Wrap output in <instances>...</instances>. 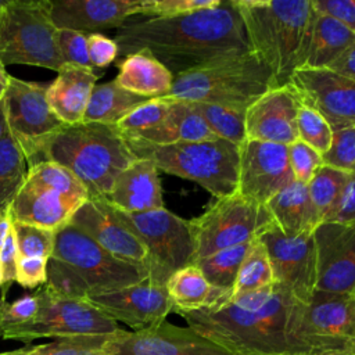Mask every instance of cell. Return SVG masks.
I'll use <instances>...</instances> for the list:
<instances>
[{
  "instance_id": "6da1fadb",
  "label": "cell",
  "mask_w": 355,
  "mask_h": 355,
  "mask_svg": "<svg viewBox=\"0 0 355 355\" xmlns=\"http://www.w3.org/2000/svg\"><path fill=\"white\" fill-rule=\"evenodd\" d=\"M114 40L118 60L147 50L173 78L248 51L243 22L230 1L179 17L126 21Z\"/></svg>"
},
{
  "instance_id": "7a4b0ae2",
  "label": "cell",
  "mask_w": 355,
  "mask_h": 355,
  "mask_svg": "<svg viewBox=\"0 0 355 355\" xmlns=\"http://www.w3.org/2000/svg\"><path fill=\"white\" fill-rule=\"evenodd\" d=\"M295 302L272 286L180 316L187 327L230 355H300L293 337Z\"/></svg>"
},
{
  "instance_id": "3957f363",
  "label": "cell",
  "mask_w": 355,
  "mask_h": 355,
  "mask_svg": "<svg viewBox=\"0 0 355 355\" xmlns=\"http://www.w3.org/2000/svg\"><path fill=\"white\" fill-rule=\"evenodd\" d=\"M243 22L248 51L287 85L300 68L312 17L311 0H230Z\"/></svg>"
},
{
  "instance_id": "277c9868",
  "label": "cell",
  "mask_w": 355,
  "mask_h": 355,
  "mask_svg": "<svg viewBox=\"0 0 355 355\" xmlns=\"http://www.w3.org/2000/svg\"><path fill=\"white\" fill-rule=\"evenodd\" d=\"M137 157L115 125L80 122L65 125L46 144L42 161L72 172L89 197H107L118 175Z\"/></svg>"
},
{
  "instance_id": "5b68a950",
  "label": "cell",
  "mask_w": 355,
  "mask_h": 355,
  "mask_svg": "<svg viewBox=\"0 0 355 355\" xmlns=\"http://www.w3.org/2000/svg\"><path fill=\"white\" fill-rule=\"evenodd\" d=\"M275 86L270 71L245 51L176 76L166 97L245 111Z\"/></svg>"
},
{
  "instance_id": "8992f818",
  "label": "cell",
  "mask_w": 355,
  "mask_h": 355,
  "mask_svg": "<svg viewBox=\"0 0 355 355\" xmlns=\"http://www.w3.org/2000/svg\"><path fill=\"white\" fill-rule=\"evenodd\" d=\"M137 158L154 162L158 171L200 184L214 198L237 190V146L222 140L153 146L128 140Z\"/></svg>"
},
{
  "instance_id": "52a82bcc",
  "label": "cell",
  "mask_w": 355,
  "mask_h": 355,
  "mask_svg": "<svg viewBox=\"0 0 355 355\" xmlns=\"http://www.w3.org/2000/svg\"><path fill=\"white\" fill-rule=\"evenodd\" d=\"M87 198V190L72 172L57 162L42 161L29 166L8 211L14 222L57 232Z\"/></svg>"
},
{
  "instance_id": "ba28073f",
  "label": "cell",
  "mask_w": 355,
  "mask_h": 355,
  "mask_svg": "<svg viewBox=\"0 0 355 355\" xmlns=\"http://www.w3.org/2000/svg\"><path fill=\"white\" fill-rule=\"evenodd\" d=\"M50 0H10L0 11V60L58 71L62 57Z\"/></svg>"
},
{
  "instance_id": "9c48e42d",
  "label": "cell",
  "mask_w": 355,
  "mask_h": 355,
  "mask_svg": "<svg viewBox=\"0 0 355 355\" xmlns=\"http://www.w3.org/2000/svg\"><path fill=\"white\" fill-rule=\"evenodd\" d=\"M300 355H355V294L316 291L293 308Z\"/></svg>"
},
{
  "instance_id": "30bf717a",
  "label": "cell",
  "mask_w": 355,
  "mask_h": 355,
  "mask_svg": "<svg viewBox=\"0 0 355 355\" xmlns=\"http://www.w3.org/2000/svg\"><path fill=\"white\" fill-rule=\"evenodd\" d=\"M115 211L144 244L147 280L151 283L165 286L175 272L196 262V244L190 220L165 207L141 214Z\"/></svg>"
},
{
  "instance_id": "8fae6325",
  "label": "cell",
  "mask_w": 355,
  "mask_h": 355,
  "mask_svg": "<svg viewBox=\"0 0 355 355\" xmlns=\"http://www.w3.org/2000/svg\"><path fill=\"white\" fill-rule=\"evenodd\" d=\"M51 258L71 266L87 284L90 295L116 291L148 279L144 265L114 257L71 223L55 232Z\"/></svg>"
},
{
  "instance_id": "7c38bea8",
  "label": "cell",
  "mask_w": 355,
  "mask_h": 355,
  "mask_svg": "<svg viewBox=\"0 0 355 355\" xmlns=\"http://www.w3.org/2000/svg\"><path fill=\"white\" fill-rule=\"evenodd\" d=\"M265 205L237 191L215 198L197 218L190 219L196 244V261L218 251L251 243L272 223Z\"/></svg>"
},
{
  "instance_id": "4fadbf2b",
  "label": "cell",
  "mask_w": 355,
  "mask_h": 355,
  "mask_svg": "<svg viewBox=\"0 0 355 355\" xmlns=\"http://www.w3.org/2000/svg\"><path fill=\"white\" fill-rule=\"evenodd\" d=\"M36 291L40 298L37 315L25 324L1 331L4 340L29 344L36 338L108 336L121 329L115 320L87 301L54 295L43 286Z\"/></svg>"
},
{
  "instance_id": "5bb4252c",
  "label": "cell",
  "mask_w": 355,
  "mask_h": 355,
  "mask_svg": "<svg viewBox=\"0 0 355 355\" xmlns=\"http://www.w3.org/2000/svg\"><path fill=\"white\" fill-rule=\"evenodd\" d=\"M47 87L49 83L11 76L3 98L7 128L22 148L28 166L42 162L46 144L65 126L47 101Z\"/></svg>"
},
{
  "instance_id": "9a60e30c",
  "label": "cell",
  "mask_w": 355,
  "mask_h": 355,
  "mask_svg": "<svg viewBox=\"0 0 355 355\" xmlns=\"http://www.w3.org/2000/svg\"><path fill=\"white\" fill-rule=\"evenodd\" d=\"M258 239L268 252L275 286L297 302H306L316 290L313 233L287 237L272 222Z\"/></svg>"
},
{
  "instance_id": "2e32d148",
  "label": "cell",
  "mask_w": 355,
  "mask_h": 355,
  "mask_svg": "<svg viewBox=\"0 0 355 355\" xmlns=\"http://www.w3.org/2000/svg\"><path fill=\"white\" fill-rule=\"evenodd\" d=\"M287 85L301 104L323 116L331 132L355 125V80L329 68H298Z\"/></svg>"
},
{
  "instance_id": "e0dca14e",
  "label": "cell",
  "mask_w": 355,
  "mask_h": 355,
  "mask_svg": "<svg viewBox=\"0 0 355 355\" xmlns=\"http://www.w3.org/2000/svg\"><path fill=\"white\" fill-rule=\"evenodd\" d=\"M239 151L237 193L257 204L266 202L294 180L287 146L245 139Z\"/></svg>"
},
{
  "instance_id": "ac0fdd59",
  "label": "cell",
  "mask_w": 355,
  "mask_h": 355,
  "mask_svg": "<svg viewBox=\"0 0 355 355\" xmlns=\"http://www.w3.org/2000/svg\"><path fill=\"white\" fill-rule=\"evenodd\" d=\"M108 355H230L190 327L166 320L143 330L119 329L104 343Z\"/></svg>"
},
{
  "instance_id": "d6986e66",
  "label": "cell",
  "mask_w": 355,
  "mask_h": 355,
  "mask_svg": "<svg viewBox=\"0 0 355 355\" xmlns=\"http://www.w3.org/2000/svg\"><path fill=\"white\" fill-rule=\"evenodd\" d=\"M316 291L355 294V223L323 222L313 230Z\"/></svg>"
},
{
  "instance_id": "ffe728a7",
  "label": "cell",
  "mask_w": 355,
  "mask_h": 355,
  "mask_svg": "<svg viewBox=\"0 0 355 355\" xmlns=\"http://www.w3.org/2000/svg\"><path fill=\"white\" fill-rule=\"evenodd\" d=\"M112 320L122 322L133 331L157 326L166 320L173 312L165 286L154 284L150 280L97 295L87 300Z\"/></svg>"
},
{
  "instance_id": "44dd1931",
  "label": "cell",
  "mask_w": 355,
  "mask_h": 355,
  "mask_svg": "<svg viewBox=\"0 0 355 355\" xmlns=\"http://www.w3.org/2000/svg\"><path fill=\"white\" fill-rule=\"evenodd\" d=\"M114 257L146 266L147 251L104 197H89L68 222Z\"/></svg>"
},
{
  "instance_id": "7402d4cb",
  "label": "cell",
  "mask_w": 355,
  "mask_h": 355,
  "mask_svg": "<svg viewBox=\"0 0 355 355\" xmlns=\"http://www.w3.org/2000/svg\"><path fill=\"white\" fill-rule=\"evenodd\" d=\"M300 104L290 85L270 87L245 110V139L291 144L298 139Z\"/></svg>"
},
{
  "instance_id": "603a6c76",
  "label": "cell",
  "mask_w": 355,
  "mask_h": 355,
  "mask_svg": "<svg viewBox=\"0 0 355 355\" xmlns=\"http://www.w3.org/2000/svg\"><path fill=\"white\" fill-rule=\"evenodd\" d=\"M141 0H55L51 19L57 29L96 33L100 29L121 28L130 17L140 14Z\"/></svg>"
},
{
  "instance_id": "cb8c5ba5",
  "label": "cell",
  "mask_w": 355,
  "mask_h": 355,
  "mask_svg": "<svg viewBox=\"0 0 355 355\" xmlns=\"http://www.w3.org/2000/svg\"><path fill=\"white\" fill-rule=\"evenodd\" d=\"M107 201L119 211L141 214L164 207L159 171L153 161L136 158L115 179Z\"/></svg>"
},
{
  "instance_id": "d4e9b609",
  "label": "cell",
  "mask_w": 355,
  "mask_h": 355,
  "mask_svg": "<svg viewBox=\"0 0 355 355\" xmlns=\"http://www.w3.org/2000/svg\"><path fill=\"white\" fill-rule=\"evenodd\" d=\"M98 75L92 68L64 64L57 71V78L49 83L47 101L64 125L83 122L85 111L97 85Z\"/></svg>"
},
{
  "instance_id": "484cf974",
  "label": "cell",
  "mask_w": 355,
  "mask_h": 355,
  "mask_svg": "<svg viewBox=\"0 0 355 355\" xmlns=\"http://www.w3.org/2000/svg\"><path fill=\"white\" fill-rule=\"evenodd\" d=\"M165 288L173 312L179 315L220 306L232 297L230 290L212 286L194 263L175 272Z\"/></svg>"
},
{
  "instance_id": "4316f807",
  "label": "cell",
  "mask_w": 355,
  "mask_h": 355,
  "mask_svg": "<svg viewBox=\"0 0 355 355\" xmlns=\"http://www.w3.org/2000/svg\"><path fill=\"white\" fill-rule=\"evenodd\" d=\"M355 33L337 19L318 12L312 7V17L300 68H327L352 43Z\"/></svg>"
},
{
  "instance_id": "83f0119b",
  "label": "cell",
  "mask_w": 355,
  "mask_h": 355,
  "mask_svg": "<svg viewBox=\"0 0 355 355\" xmlns=\"http://www.w3.org/2000/svg\"><path fill=\"white\" fill-rule=\"evenodd\" d=\"M173 75L150 51L139 50L118 62L114 79L125 90L146 98L166 97L173 85Z\"/></svg>"
},
{
  "instance_id": "f1b7e54d",
  "label": "cell",
  "mask_w": 355,
  "mask_h": 355,
  "mask_svg": "<svg viewBox=\"0 0 355 355\" xmlns=\"http://www.w3.org/2000/svg\"><path fill=\"white\" fill-rule=\"evenodd\" d=\"M216 139L218 137L212 133L194 103L172 98L171 110L164 122L132 141H141L153 146H168L182 141L193 143Z\"/></svg>"
},
{
  "instance_id": "f546056e",
  "label": "cell",
  "mask_w": 355,
  "mask_h": 355,
  "mask_svg": "<svg viewBox=\"0 0 355 355\" xmlns=\"http://www.w3.org/2000/svg\"><path fill=\"white\" fill-rule=\"evenodd\" d=\"M265 207L273 223L287 237L313 233L320 225L309 200L306 184L297 180L277 191Z\"/></svg>"
},
{
  "instance_id": "4dcf8cb0",
  "label": "cell",
  "mask_w": 355,
  "mask_h": 355,
  "mask_svg": "<svg viewBox=\"0 0 355 355\" xmlns=\"http://www.w3.org/2000/svg\"><path fill=\"white\" fill-rule=\"evenodd\" d=\"M146 100L148 98L125 90L115 80L96 85L89 98L83 122L115 125Z\"/></svg>"
},
{
  "instance_id": "1f68e13d",
  "label": "cell",
  "mask_w": 355,
  "mask_h": 355,
  "mask_svg": "<svg viewBox=\"0 0 355 355\" xmlns=\"http://www.w3.org/2000/svg\"><path fill=\"white\" fill-rule=\"evenodd\" d=\"M26 157L6 128L0 139V212L7 211L28 175Z\"/></svg>"
},
{
  "instance_id": "d6a6232c",
  "label": "cell",
  "mask_w": 355,
  "mask_h": 355,
  "mask_svg": "<svg viewBox=\"0 0 355 355\" xmlns=\"http://www.w3.org/2000/svg\"><path fill=\"white\" fill-rule=\"evenodd\" d=\"M272 286H275V277L268 252L261 240L255 239L250 243L241 261L230 298L259 291Z\"/></svg>"
},
{
  "instance_id": "836d02e7",
  "label": "cell",
  "mask_w": 355,
  "mask_h": 355,
  "mask_svg": "<svg viewBox=\"0 0 355 355\" xmlns=\"http://www.w3.org/2000/svg\"><path fill=\"white\" fill-rule=\"evenodd\" d=\"M349 173L322 165L312 179L308 182V194L319 219V223L326 222L336 209Z\"/></svg>"
},
{
  "instance_id": "e575fe53",
  "label": "cell",
  "mask_w": 355,
  "mask_h": 355,
  "mask_svg": "<svg viewBox=\"0 0 355 355\" xmlns=\"http://www.w3.org/2000/svg\"><path fill=\"white\" fill-rule=\"evenodd\" d=\"M248 245L250 243L218 251L197 259L194 265L200 268L202 275L212 286L232 291Z\"/></svg>"
},
{
  "instance_id": "d590c367",
  "label": "cell",
  "mask_w": 355,
  "mask_h": 355,
  "mask_svg": "<svg viewBox=\"0 0 355 355\" xmlns=\"http://www.w3.org/2000/svg\"><path fill=\"white\" fill-rule=\"evenodd\" d=\"M171 105L172 98L169 97L148 98L126 114L118 123H115V126L125 139H137L162 123L171 110Z\"/></svg>"
},
{
  "instance_id": "8d00e7d4",
  "label": "cell",
  "mask_w": 355,
  "mask_h": 355,
  "mask_svg": "<svg viewBox=\"0 0 355 355\" xmlns=\"http://www.w3.org/2000/svg\"><path fill=\"white\" fill-rule=\"evenodd\" d=\"M194 104L218 139L230 141L236 146H240L245 140V111L209 103Z\"/></svg>"
},
{
  "instance_id": "74e56055",
  "label": "cell",
  "mask_w": 355,
  "mask_h": 355,
  "mask_svg": "<svg viewBox=\"0 0 355 355\" xmlns=\"http://www.w3.org/2000/svg\"><path fill=\"white\" fill-rule=\"evenodd\" d=\"M43 287L62 298L86 301L90 297V290L82 277L71 266L55 258L49 259L47 280Z\"/></svg>"
},
{
  "instance_id": "f35d334b",
  "label": "cell",
  "mask_w": 355,
  "mask_h": 355,
  "mask_svg": "<svg viewBox=\"0 0 355 355\" xmlns=\"http://www.w3.org/2000/svg\"><path fill=\"white\" fill-rule=\"evenodd\" d=\"M108 336H83L60 338L47 344L25 347L28 355H108L104 343Z\"/></svg>"
},
{
  "instance_id": "ab89813d",
  "label": "cell",
  "mask_w": 355,
  "mask_h": 355,
  "mask_svg": "<svg viewBox=\"0 0 355 355\" xmlns=\"http://www.w3.org/2000/svg\"><path fill=\"white\" fill-rule=\"evenodd\" d=\"M19 257L50 259L54 252L55 230L12 220Z\"/></svg>"
},
{
  "instance_id": "60d3db41",
  "label": "cell",
  "mask_w": 355,
  "mask_h": 355,
  "mask_svg": "<svg viewBox=\"0 0 355 355\" xmlns=\"http://www.w3.org/2000/svg\"><path fill=\"white\" fill-rule=\"evenodd\" d=\"M297 135L301 141L322 155L329 150L333 137V132L323 116L304 104H300L297 112Z\"/></svg>"
},
{
  "instance_id": "b9f144b4",
  "label": "cell",
  "mask_w": 355,
  "mask_h": 355,
  "mask_svg": "<svg viewBox=\"0 0 355 355\" xmlns=\"http://www.w3.org/2000/svg\"><path fill=\"white\" fill-rule=\"evenodd\" d=\"M222 0H141L140 15L147 18L179 17L201 10L216 8Z\"/></svg>"
},
{
  "instance_id": "7bdbcfd3",
  "label": "cell",
  "mask_w": 355,
  "mask_h": 355,
  "mask_svg": "<svg viewBox=\"0 0 355 355\" xmlns=\"http://www.w3.org/2000/svg\"><path fill=\"white\" fill-rule=\"evenodd\" d=\"M322 158L326 166L355 173V125L333 132L331 144Z\"/></svg>"
},
{
  "instance_id": "ee69618b",
  "label": "cell",
  "mask_w": 355,
  "mask_h": 355,
  "mask_svg": "<svg viewBox=\"0 0 355 355\" xmlns=\"http://www.w3.org/2000/svg\"><path fill=\"white\" fill-rule=\"evenodd\" d=\"M40 298L37 291L7 302L6 297H0V331L12 329L31 322L39 312Z\"/></svg>"
},
{
  "instance_id": "f6af8a7d",
  "label": "cell",
  "mask_w": 355,
  "mask_h": 355,
  "mask_svg": "<svg viewBox=\"0 0 355 355\" xmlns=\"http://www.w3.org/2000/svg\"><path fill=\"white\" fill-rule=\"evenodd\" d=\"M287 153L290 169L297 182L308 184L316 171L323 165L322 154L300 139L287 146Z\"/></svg>"
},
{
  "instance_id": "bcb514c9",
  "label": "cell",
  "mask_w": 355,
  "mask_h": 355,
  "mask_svg": "<svg viewBox=\"0 0 355 355\" xmlns=\"http://www.w3.org/2000/svg\"><path fill=\"white\" fill-rule=\"evenodd\" d=\"M87 35L89 33L79 31L58 29L57 40L64 64H72L93 69L87 54Z\"/></svg>"
},
{
  "instance_id": "7dc6e473",
  "label": "cell",
  "mask_w": 355,
  "mask_h": 355,
  "mask_svg": "<svg viewBox=\"0 0 355 355\" xmlns=\"http://www.w3.org/2000/svg\"><path fill=\"white\" fill-rule=\"evenodd\" d=\"M49 259L36 257H19L17 261L15 282L25 288H36L47 280Z\"/></svg>"
},
{
  "instance_id": "c3c4849f",
  "label": "cell",
  "mask_w": 355,
  "mask_h": 355,
  "mask_svg": "<svg viewBox=\"0 0 355 355\" xmlns=\"http://www.w3.org/2000/svg\"><path fill=\"white\" fill-rule=\"evenodd\" d=\"M87 54L94 68L103 69L118 60V46L114 39L96 32L87 35Z\"/></svg>"
},
{
  "instance_id": "681fc988",
  "label": "cell",
  "mask_w": 355,
  "mask_h": 355,
  "mask_svg": "<svg viewBox=\"0 0 355 355\" xmlns=\"http://www.w3.org/2000/svg\"><path fill=\"white\" fill-rule=\"evenodd\" d=\"M312 7L329 15L355 33V0H311Z\"/></svg>"
},
{
  "instance_id": "f907efd6",
  "label": "cell",
  "mask_w": 355,
  "mask_h": 355,
  "mask_svg": "<svg viewBox=\"0 0 355 355\" xmlns=\"http://www.w3.org/2000/svg\"><path fill=\"white\" fill-rule=\"evenodd\" d=\"M17 261H18V247L15 233L11 225L10 232L0 248V265L3 270V290L0 297H6L10 286L15 282L17 275Z\"/></svg>"
},
{
  "instance_id": "816d5d0a",
  "label": "cell",
  "mask_w": 355,
  "mask_h": 355,
  "mask_svg": "<svg viewBox=\"0 0 355 355\" xmlns=\"http://www.w3.org/2000/svg\"><path fill=\"white\" fill-rule=\"evenodd\" d=\"M326 222L355 223V173H349L341 198Z\"/></svg>"
},
{
  "instance_id": "f5cc1de1",
  "label": "cell",
  "mask_w": 355,
  "mask_h": 355,
  "mask_svg": "<svg viewBox=\"0 0 355 355\" xmlns=\"http://www.w3.org/2000/svg\"><path fill=\"white\" fill-rule=\"evenodd\" d=\"M327 68L355 80V42Z\"/></svg>"
},
{
  "instance_id": "db71d44e",
  "label": "cell",
  "mask_w": 355,
  "mask_h": 355,
  "mask_svg": "<svg viewBox=\"0 0 355 355\" xmlns=\"http://www.w3.org/2000/svg\"><path fill=\"white\" fill-rule=\"evenodd\" d=\"M11 225H12V219H11V215H10V211H1L0 212V248L7 237V233L10 232L11 229Z\"/></svg>"
},
{
  "instance_id": "11a10c76",
  "label": "cell",
  "mask_w": 355,
  "mask_h": 355,
  "mask_svg": "<svg viewBox=\"0 0 355 355\" xmlns=\"http://www.w3.org/2000/svg\"><path fill=\"white\" fill-rule=\"evenodd\" d=\"M10 78H11V75L7 72L6 65L0 60V101L4 98V96L7 93V89L10 85Z\"/></svg>"
},
{
  "instance_id": "9f6ffc18",
  "label": "cell",
  "mask_w": 355,
  "mask_h": 355,
  "mask_svg": "<svg viewBox=\"0 0 355 355\" xmlns=\"http://www.w3.org/2000/svg\"><path fill=\"white\" fill-rule=\"evenodd\" d=\"M7 128V122H6V112H4V101H0V139L3 137V133Z\"/></svg>"
},
{
  "instance_id": "6f0895ef",
  "label": "cell",
  "mask_w": 355,
  "mask_h": 355,
  "mask_svg": "<svg viewBox=\"0 0 355 355\" xmlns=\"http://www.w3.org/2000/svg\"><path fill=\"white\" fill-rule=\"evenodd\" d=\"M0 355H28L24 348L14 349V351H7V352H0Z\"/></svg>"
},
{
  "instance_id": "680465c9",
  "label": "cell",
  "mask_w": 355,
  "mask_h": 355,
  "mask_svg": "<svg viewBox=\"0 0 355 355\" xmlns=\"http://www.w3.org/2000/svg\"><path fill=\"white\" fill-rule=\"evenodd\" d=\"M10 3V0H0V11Z\"/></svg>"
},
{
  "instance_id": "91938a15",
  "label": "cell",
  "mask_w": 355,
  "mask_h": 355,
  "mask_svg": "<svg viewBox=\"0 0 355 355\" xmlns=\"http://www.w3.org/2000/svg\"><path fill=\"white\" fill-rule=\"evenodd\" d=\"M3 290V270H1V265H0V294Z\"/></svg>"
},
{
  "instance_id": "94428289",
  "label": "cell",
  "mask_w": 355,
  "mask_h": 355,
  "mask_svg": "<svg viewBox=\"0 0 355 355\" xmlns=\"http://www.w3.org/2000/svg\"><path fill=\"white\" fill-rule=\"evenodd\" d=\"M0 336H1V331H0Z\"/></svg>"
}]
</instances>
